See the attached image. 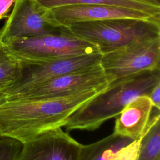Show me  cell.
<instances>
[{
	"mask_svg": "<svg viewBox=\"0 0 160 160\" xmlns=\"http://www.w3.org/2000/svg\"><path fill=\"white\" fill-rule=\"evenodd\" d=\"M104 89L61 98L0 101L2 136L23 144L46 131L64 126L75 111Z\"/></svg>",
	"mask_w": 160,
	"mask_h": 160,
	"instance_id": "1",
	"label": "cell"
},
{
	"mask_svg": "<svg viewBox=\"0 0 160 160\" xmlns=\"http://www.w3.org/2000/svg\"><path fill=\"white\" fill-rule=\"evenodd\" d=\"M159 82L160 69L143 71L116 79L75 111L64 126L68 131L95 130L116 117L134 98L148 96Z\"/></svg>",
	"mask_w": 160,
	"mask_h": 160,
	"instance_id": "2",
	"label": "cell"
},
{
	"mask_svg": "<svg viewBox=\"0 0 160 160\" xmlns=\"http://www.w3.org/2000/svg\"><path fill=\"white\" fill-rule=\"evenodd\" d=\"M8 52L21 63H39L101 53L94 44L67 28L46 35L14 39L4 42Z\"/></svg>",
	"mask_w": 160,
	"mask_h": 160,
	"instance_id": "3",
	"label": "cell"
},
{
	"mask_svg": "<svg viewBox=\"0 0 160 160\" xmlns=\"http://www.w3.org/2000/svg\"><path fill=\"white\" fill-rule=\"evenodd\" d=\"M65 28L75 36L96 46L101 54L134 41L160 36V22L134 19L79 22Z\"/></svg>",
	"mask_w": 160,
	"mask_h": 160,
	"instance_id": "4",
	"label": "cell"
},
{
	"mask_svg": "<svg viewBox=\"0 0 160 160\" xmlns=\"http://www.w3.org/2000/svg\"><path fill=\"white\" fill-rule=\"evenodd\" d=\"M99 64L109 84L141 71L160 69V36L134 41L101 54Z\"/></svg>",
	"mask_w": 160,
	"mask_h": 160,
	"instance_id": "5",
	"label": "cell"
},
{
	"mask_svg": "<svg viewBox=\"0 0 160 160\" xmlns=\"http://www.w3.org/2000/svg\"><path fill=\"white\" fill-rule=\"evenodd\" d=\"M108 85L99 64L86 70L66 74L34 84L1 101L61 98L92 89H104Z\"/></svg>",
	"mask_w": 160,
	"mask_h": 160,
	"instance_id": "6",
	"label": "cell"
},
{
	"mask_svg": "<svg viewBox=\"0 0 160 160\" xmlns=\"http://www.w3.org/2000/svg\"><path fill=\"white\" fill-rule=\"evenodd\" d=\"M50 11L36 0H15L11 14L1 29L3 42L22 38L34 37L61 31Z\"/></svg>",
	"mask_w": 160,
	"mask_h": 160,
	"instance_id": "7",
	"label": "cell"
},
{
	"mask_svg": "<svg viewBox=\"0 0 160 160\" xmlns=\"http://www.w3.org/2000/svg\"><path fill=\"white\" fill-rule=\"evenodd\" d=\"M101 57V53H94L39 63L20 62L18 78L8 87L1 99L54 78L92 68L99 64Z\"/></svg>",
	"mask_w": 160,
	"mask_h": 160,
	"instance_id": "8",
	"label": "cell"
},
{
	"mask_svg": "<svg viewBox=\"0 0 160 160\" xmlns=\"http://www.w3.org/2000/svg\"><path fill=\"white\" fill-rule=\"evenodd\" d=\"M49 11L54 21L62 27L79 22L112 19H134L160 22V19L148 14L112 5L71 4L56 7Z\"/></svg>",
	"mask_w": 160,
	"mask_h": 160,
	"instance_id": "9",
	"label": "cell"
},
{
	"mask_svg": "<svg viewBox=\"0 0 160 160\" xmlns=\"http://www.w3.org/2000/svg\"><path fill=\"white\" fill-rule=\"evenodd\" d=\"M81 145L58 128L23 143L18 160H77Z\"/></svg>",
	"mask_w": 160,
	"mask_h": 160,
	"instance_id": "10",
	"label": "cell"
},
{
	"mask_svg": "<svg viewBox=\"0 0 160 160\" xmlns=\"http://www.w3.org/2000/svg\"><path fill=\"white\" fill-rule=\"evenodd\" d=\"M153 109L148 96L134 98L116 116L113 133L132 141L141 139L148 128Z\"/></svg>",
	"mask_w": 160,
	"mask_h": 160,
	"instance_id": "11",
	"label": "cell"
},
{
	"mask_svg": "<svg viewBox=\"0 0 160 160\" xmlns=\"http://www.w3.org/2000/svg\"><path fill=\"white\" fill-rule=\"evenodd\" d=\"M45 8L71 4H106L127 8L148 14L160 19V2L158 0H36Z\"/></svg>",
	"mask_w": 160,
	"mask_h": 160,
	"instance_id": "12",
	"label": "cell"
},
{
	"mask_svg": "<svg viewBox=\"0 0 160 160\" xmlns=\"http://www.w3.org/2000/svg\"><path fill=\"white\" fill-rule=\"evenodd\" d=\"M133 141L114 133L89 144H81L77 160H109L121 148Z\"/></svg>",
	"mask_w": 160,
	"mask_h": 160,
	"instance_id": "13",
	"label": "cell"
},
{
	"mask_svg": "<svg viewBox=\"0 0 160 160\" xmlns=\"http://www.w3.org/2000/svg\"><path fill=\"white\" fill-rule=\"evenodd\" d=\"M136 160H160V115L154 108L148 128L140 139Z\"/></svg>",
	"mask_w": 160,
	"mask_h": 160,
	"instance_id": "14",
	"label": "cell"
},
{
	"mask_svg": "<svg viewBox=\"0 0 160 160\" xmlns=\"http://www.w3.org/2000/svg\"><path fill=\"white\" fill-rule=\"evenodd\" d=\"M21 63L7 51L1 38L0 29V100L8 87L18 78Z\"/></svg>",
	"mask_w": 160,
	"mask_h": 160,
	"instance_id": "15",
	"label": "cell"
},
{
	"mask_svg": "<svg viewBox=\"0 0 160 160\" xmlns=\"http://www.w3.org/2000/svg\"><path fill=\"white\" fill-rule=\"evenodd\" d=\"M22 143L15 139L0 137V160H18Z\"/></svg>",
	"mask_w": 160,
	"mask_h": 160,
	"instance_id": "16",
	"label": "cell"
},
{
	"mask_svg": "<svg viewBox=\"0 0 160 160\" xmlns=\"http://www.w3.org/2000/svg\"><path fill=\"white\" fill-rule=\"evenodd\" d=\"M140 146V139L133 141L117 151L109 160H136Z\"/></svg>",
	"mask_w": 160,
	"mask_h": 160,
	"instance_id": "17",
	"label": "cell"
},
{
	"mask_svg": "<svg viewBox=\"0 0 160 160\" xmlns=\"http://www.w3.org/2000/svg\"><path fill=\"white\" fill-rule=\"evenodd\" d=\"M149 98L152 106L159 109H160V82L157 84L153 89L150 92L149 94L148 95Z\"/></svg>",
	"mask_w": 160,
	"mask_h": 160,
	"instance_id": "18",
	"label": "cell"
},
{
	"mask_svg": "<svg viewBox=\"0 0 160 160\" xmlns=\"http://www.w3.org/2000/svg\"><path fill=\"white\" fill-rule=\"evenodd\" d=\"M15 0H0V20L7 18L9 9Z\"/></svg>",
	"mask_w": 160,
	"mask_h": 160,
	"instance_id": "19",
	"label": "cell"
},
{
	"mask_svg": "<svg viewBox=\"0 0 160 160\" xmlns=\"http://www.w3.org/2000/svg\"><path fill=\"white\" fill-rule=\"evenodd\" d=\"M1 136H2V133H1V129H0V137H1Z\"/></svg>",
	"mask_w": 160,
	"mask_h": 160,
	"instance_id": "20",
	"label": "cell"
},
{
	"mask_svg": "<svg viewBox=\"0 0 160 160\" xmlns=\"http://www.w3.org/2000/svg\"><path fill=\"white\" fill-rule=\"evenodd\" d=\"M158 1H159V0H158Z\"/></svg>",
	"mask_w": 160,
	"mask_h": 160,
	"instance_id": "21",
	"label": "cell"
}]
</instances>
